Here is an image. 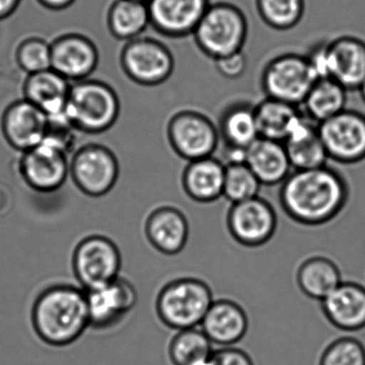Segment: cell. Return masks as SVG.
<instances>
[{
    "instance_id": "26",
    "label": "cell",
    "mask_w": 365,
    "mask_h": 365,
    "mask_svg": "<svg viewBox=\"0 0 365 365\" xmlns=\"http://www.w3.org/2000/svg\"><path fill=\"white\" fill-rule=\"evenodd\" d=\"M71 82L53 69L27 76L24 83V99L51 115L65 113Z\"/></svg>"
},
{
    "instance_id": "32",
    "label": "cell",
    "mask_w": 365,
    "mask_h": 365,
    "mask_svg": "<svg viewBox=\"0 0 365 365\" xmlns=\"http://www.w3.org/2000/svg\"><path fill=\"white\" fill-rule=\"evenodd\" d=\"M255 4L262 22L275 31L294 29L304 16L305 0H255Z\"/></svg>"
},
{
    "instance_id": "2",
    "label": "cell",
    "mask_w": 365,
    "mask_h": 365,
    "mask_svg": "<svg viewBox=\"0 0 365 365\" xmlns=\"http://www.w3.org/2000/svg\"><path fill=\"white\" fill-rule=\"evenodd\" d=\"M31 319L44 343L56 347L70 345L91 326L86 292L71 285L46 288L34 303Z\"/></svg>"
},
{
    "instance_id": "12",
    "label": "cell",
    "mask_w": 365,
    "mask_h": 365,
    "mask_svg": "<svg viewBox=\"0 0 365 365\" xmlns=\"http://www.w3.org/2000/svg\"><path fill=\"white\" fill-rule=\"evenodd\" d=\"M228 232L235 241L245 247H259L274 236L277 215L264 198H251L232 204L226 217Z\"/></svg>"
},
{
    "instance_id": "18",
    "label": "cell",
    "mask_w": 365,
    "mask_h": 365,
    "mask_svg": "<svg viewBox=\"0 0 365 365\" xmlns=\"http://www.w3.org/2000/svg\"><path fill=\"white\" fill-rule=\"evenodd\" d=\"M48 115L26 99L10 104L1 118V130L8 144L25 151L43 142Z\"/></svg>"
},
{
    "instance_id": "37",
    "label": "cell",
    "mask_w": 365,
    "mask_h": 365,
    "mask_svg": "<svg viewBox=\"0 0 365 365\" xmlns=\"http://www.w3.org/2000/svg\"><path fill=\"white\" fill-rule=\"evenodd\" d=\"M202 365H254V363L245 350L228 346L213 349L208 360Z\"/></svg>"
},
{
    "instance_id": "23",
    "label": "cell",
    "mask_w": 365,
    "mask_h": 365,
    "mask_svg": "<svg viewBox=\"0 0 365 365\" xmlns=\"http://www.w3.org/2000/svg\"><path fill=\"white\" fill-rule=\"evenodd\" d=\"M245 163L262 185H282L292 172L284 143L258 138L245 150Z\"/></svg>"
},
{
    "instance_id": "41",
    "label": "cell",
    "mask_w": 365,
    "mask_h": 365,
    "mask_svg": "<svg viewBox=\"0 0 365 365\" xmlns=\"http://www.w3.org/2000/svg\"><path fill=\"white\" fill-rule=\"evenodd\" d=\"M359 91H360L361 97H362L363 101H364L365 103V81L362 83V85H361Z\"/></svg>"
},
{
    "instance_id": "5",
    "label": "cell",
    "mask_w": 365,
    "mask_h": 365,
    "mask_svg": "<svg viewBox=\"0 0 365 365\" xmlns=\"http://www.w3.org/2000/svg\"><path fill=\"white\" fill-rule=\"evenodd\" d=\"M65 113L78 132L103 133L116 123L120 102L110 85L87 78L72 85Z\"/></svg>"
},
{
    "instance_id": "15",
    "label": "cell",
    "mask_w": 365,
    "mask_h": 365,
    "mask_svg": "<svg viewBox=\"0 0 365 365\" xmlns=\"http://www.w3.org/2000/svg\"><path fill=\"white\" fill-rule=\"evenodd\" d=\"M211 5L210 0H149L150 25L164 37L193 35L198 23Z\"/></svg>"
},
{
    "instance_id": "4",
    "label": "cell",
    "mask_w": 365,
    "mask_h": 365,
    "mask_svg": "<svg viewBox=\"0 0 365 365\" xmlns=\"http://www.w3.org/2000/svg\"><path fill=\"white\" fill-rule=\"evenodd\" d=\"M210 286L197 277H179L160 290L155 309L160 320L176 331L197 328L212 304Z\"/></svg>"
},
{
    "instance_id": "11",
    "label": "cell",
    "mask_w": 365,
    "mask_h": 365,
    "mask_svg": "<svg viewBox=\"0 0 365 365\" xmlns=\"http://www.w3.org/2000/svg\"><path fill=\"white\" fill-rule=\"evenodd\" d=\"M329 159L341 164L365 160V115L345 110L318 125Z\"/></svg>"
},
{
    "instance_id": "27",
    "label": "cell",
    "mask_w": 365,
    "mask_h": 365,
    "mask_svg": "<svg viewBox=\"0 0 365 365\" xmlns=\"http://www.w3.org/2000/svg\"><path fill=\"white\" fill-rule=\"evenodd\" d=\"M259 138L284 143L304 116L299 106L279 100L264 98L255 106Z\"/></svg>"
},
{
    "instance_id": "29",
    "label": "cell",
    "mask_w": 365,
    "mask_h": 365,
    "mask_svg": "<svg viewBox=\"0 0 365 365\" xmlns=\"http://www.w3.org/2000/svg\"><path fill=\"white\" fill-rule=\"evenodd\" d=\"M347 91L333 78H319L303 101L304 114L318 125L332 118L345 110Z\"/></svg>"
},
{
    "instance_id": "24",
    "label": "cell",
    "mask_w": 365,
    "mask_h": 365,
    "mask_svg": "<svg viewBox=\"0 0 365 365\" xmlns=\"http://www.w3.org/2000/svg\"><path fill=\"white\" fill-rule=\"evenodd\" d=\"M226 164L215 157L187 162L182 173L183 191L200 204L217 202L223 197Z\"/></svg>"
},
{
    "instance_id": "40",
    "label": "cell",
    "mask_w": 365,
    "mask_h": 365,
    "mask_svg": "<svg viewBox=\"0 0 365 365\" xmlns=\"http://www.w3.org/2000/svg\"><path fill=\"white\" fill-rule=\"evenodd\" d=\"M21 0H0V21L11 16L20 6Z\"/></svg>"
},
{
    "instance_id": "19",
    "label": "cell",
    "mask_w": 365,
    "mask_h": 365,
    "mask_svg": "<svg viewBox=\"0 0 365 365\" xmlns=\"http://www.w3.org/2000/svg\"><path fill=\"white\" fill-rule=\"evenodd\" d=\"M145 234L149 243L160 253L177 255L185 250L189 241V221L176 207H158L147 217Z\"/></svg>"
},
{
    "instance_id": "10",
    "label": "cell",
    "mask_w": 365,
    "mask_h": 365,
    "mask_svg": "<svg viewBox=\"0 0 365 365\" xmlns=\"http://www.w3.org/2000/svg\"><path fill=\"white\" fill-rule=\"evenodd\" d=\"M70 174L83 193L91 197H102L112 191L118 180V160L103 145H85L74 153L70 162Z\"/></svg>"
},
{
    "instance_id": "13",
    "label": "cell",
    "mask_w": 365,
    "mask_h": 365,
    "mask_svg": "<svg viewBox=\"0 0 365 365\" xmlns=\"http://www.w3.org/2000/svg\"><path fill=\"white\" fill-rule=\"evenodd\" d=\"M20 173L29 187L41 193H52L65 185L70 173L69 155L41 143L23 153Z\"/></svg>"
},
{
    "instance_id": "6",
    "label": "cell",
    "mask_w": 365,
    "mask_h": 365,
    "mask_svg": "<svg viewBox=\"0 0 365 365\" xmlns=\"http://www.w3.org/2000/svg\"><path fill=\"white\" fill-rule=\"evenodd\" d=\"M317 80L307 55L285 53L267 63L260 84L266 98L299 106Z\"/></svg>"
},
{
    "instance_id": "31",
    "label": "cell",
    "mask_w": 365,
    "mask_h": 365,
    "mask_svg": "<svg viewBox=\"0 0 365 365\" xmlns=\"http://www.w3.org/2000/svg\"><path fill=\"white\" fill-rule=\"evenodd\" d=\"M213 351V344L202 329L177 331L168 346L173 365H202Z\"/></svg>"
},
{
    "instance_id": "39",
    "label": "cell",
    "mask_w": 365,
    "mask_h": 365,
    "mask_svg": "<svg viewBox=\"0 0 365 365\" xmlns=\"http://www.w3.org/2000/svg\"><path fill=\"white\" fill-rule=\"evenodd\" d=\"M42 7L53 11H61L71 7L76 0H37Z\"/></svg>"
},
{
    "instance_id": "35",
    "label": "cell",
    "mask_w": 365,
    "mask_h": 365,
    "mask_svg": "<svg viewBox=\"0 0 365 365\" xmlns=\"http://www.w3.org/2000/svg\"><path fill=\"white\" fill-rule=\"evenodd\" d=\"M319 365H365L364 345L352 336L334 339L322 351Z\"/></svg>"
},
{
    "instance_id": "38",
    "label": "cell",
    "mask_w": 365,
    "mask_h": 365,
    "mask_svg": "<svg viewBox=\"0 0 365 365\" xmlns=\"http://www.w3.org/2000/svg\"><path fill=\"white\" fill-rule=\"evenodd\" d=\"M215 69L223 78L237 80L245 74L247 67V59L243 51L222 57L215 61Z\"/></svg>"
},
{
    "instance_id": "20",
    "label": "cell",
    "mask_w": 365,
    "mask_h": 365,
    "mask_svg": "<svg viewBox=\"0 0 365 365\" xmlns=\"http://www.w3.org/2000/svg\"><path fill=\"white\" fill-rule=\"evenodd\" d=\"M324 317L339 330L356 332L365 328V287L341 282L322 301Z\"/></svg>"
},
{
    "instance_id": "16",
    "label": "cell",
    "mask_w": 365,
    "mask_h": 365,
    "mask_svg": "<svg viewBox=\"0 0 365 365\" xmlns=\"http://www.w3.org/2000/svg\"><path fill=\"white\" fill-rule=\"evenodd\" d=\"M51 51L52 69L70 82L87 80L99 63L97 46L80 34L61 36L51 43Z\"/></svg>"
},
{
    "instance_id": "8",
    "label": "cell",
    "mask_w": 365,
    "mask_h": 365,
    "mask_svg": "<svg viewBox=\"0 0 365 365\" xmlns=\"http://www.w3.org/2000/svg\"><path fill=\"white\" fill-rule=\"evenodd\" d=\"M120 65L125 76L136 84L155 87L172 76L175 58L170 48L159 40L140 36L125 43Z\"/></svg>"
},
{
    "instance_id": "1",
    "label": "cell",
    "mask_w": 365,
    "mask_h": 365,
    "mask_svg": "<svg viewBox=\"0 0 365 365\" xmlns=\"http://www.w3.org/2000/svg\"><path fill=\"white\" fill-rule=\"evenodd\" d=\"M349 198L345 177L326 165L292 170L283 181L279 200L282 210L296 223L320 226L334 220Z\"/></svg>"
},
{
    "instance_id": "17",
    "label": "cell",
    "mask_w": 365,
    "mask_h": 365,
    "mask_svg": "<svg viewBox=\"0 0 365 365\" xmlns=\"http://www.w3.org/2000/svg\"><path fill=\"white\" fill-rule=\"evenodd\" d=\"M217 130L225 147L226 164L245 162V150L259 138L255 106L249 102L230 104L220 116Z\"/></svg>"
},
{
    "instance_id": "33",
    "label": "cell",
    "mask_w": 365,
    "mask_h": 365,
    "mask_svg": "<svg viewBox=\"0 0 365 365\" xmlns=\"http://www.w3.org/2000/svg\"><path fill=\"white\" fill-rule=\"evenodd\" d=\"M262 183L245 162L226 164L223 197L232 204L257 197Z\"/></svg>"
},
{
    "instance_id": "28",
    "label": "cell",
    "mask_w": 365,
    "mask_h": 365,
    "mask_svg": "<svg viewBox=\"0 0 365 365\" xmlns=\"http://www.w3.org/2000/svg\"><path fill=\"white\" fill-rule=\"evenodd\" d=\"M296 277L302 294L320 302L343 282L337 264L330 258L319 255L303 260Z\"/></svg>"
},
{
    "instance_id": "25",
    "label": "cell",
    "mask_w": 365,
    "mask_h": 365,
    "mask_svg": "<svg viewBox=\"0 0 365 365\" xmlns=\"http://www.w3.org/2000/svg\"><path fill=\"white\" fill-rule=\"evenodd\" d=\"M284 145L294 170H314L327 165L329 157L318 132V123L305 114Z\"/></svg>"
},
{
    "instance_id": "14",
    "label": "cell",
    "mask_w": 365,
    "mask_h": 365,
    "mask_svg": "<svg viewBox=\"0 0 365 365\" xmlns=\"http://www.w3.org/2000/svg\"><path fill=\"white\" fill-rule=\"evenodd\" d=\"M88 307L89 324L95 329H106L118 324L138 302V292L127 279L115 281L85 290Z\"/></svg>"
},
{
    "instance_id": "34",
    "label": "cell",
    "mask_w": 365,
    "mask_h": 365,
    "mask_svg": "<svg viewBox=\"0 0 365 365\" xmlns=\"http://www.w3.org/2000/svg\"><path fill=\"white\" fill-rule=\"evenodd\" d=\"M16 63L27 76L52 69L51 43L42 38L31 37L19 44Z\"/></svg>"
},
{
    "instance_id": "36",
    "label": "cell",
    "mask_w": 365,
    "mask_h": 365,
    "mask_svg": "<svg viewBox=\"0 0 365 365\" xmlns=\"http://www.w3.org/2000/svg\"><path fill=\"white\" fill-rule=\"evenodd\" d=\"M78 132V129L68 118L66 113L51 115V116H48L42 143L56 147L67 155H70L76 146Z\"/></svg>"
},
{
    "instance_id": "42",
    "label": "cell",
    "mask_w": 365,
    "mask_h": 365,
    "mask_svg": "<svg viewBox=\"0 0 365 365\" xmlns=\"http://www.w3.org/2000/svg\"><path fill=\"white\" fill-rule=\"evenodd\" d=\"M135 1H140V3H148L149 0H135Z\"/></svg>"
},
{
    "instance_id": "3",
    "label": "cell",
    "mask_w": 365,
    "mask_h": 365,
    "mask_svg": "<svg viewBox=\"0 0 365 365\" xmlns=\"http://www.w3.org/2000/svg\"><path fill=\"white\" fill-rule=\"evenodd\" d=\"M249 34L245 12L227 1L211 3L193 33L196 46L213 61L241 52Z\"/></svg>"
},
{
    "instance_id": "9",
    "label": "cell",
    "mask_w": 365,
    "mask_h": 365,
    "mask_svg": "<svg viewBox=\"0 0 365 365\" xmlns=\"http://www.w3.org/2000/svg\"><path fill=\"white\" fill-rule=\"evenodd\" d=\"M72 264L74 275L84 290L93 289L118 279L121 254L110 239L87 237L74 250Z\"/></svg>"
},
{
    "instance_id": "7",
    "label": "cell",
    "mask_w": 365,
    "mask_h": 365,
    "mask_svg": "<svg viewBox=\"0 0 365 365\" xmlns=\"http://www.w3.org/2000/svg\"><path fill=\"white\" fill-rule=\"evenodd\" d=\"M166 135L174 153L187 162L213 157L220 144L217 125L204 113L190 108L170 117Z\"/></svg>"
},
{
    "instance_id": "22",
    "label": "cell",
    "mask_w": 365,
    "mask_h": 365,
    "mask_svg": "<svg viewBox=\"0 0 365 365\" xmlns=\"http://www.w3.org/2000/svg\"><path fill=\"white\" fill-rule=\"evenodd\" d=\"M247 312L236 301L217 299L209 307L200 329L213 345L228 347L236 345L249 330Z\"/></svg>"
},
{
    "instance_id": "21",
    "label": "cell",
    "mask_w": 365,
    "mask_h": 365,
    "mask_svg": "<svg viewBox=\"0 0 365 365\" xmlns=\"http://www.w3.org/2000/svg\"><path fill=\"white\" fill-rule=\"evenodd\" d=\"M328 78L347 91L360 88L365 81V42L341 36L328 42Z\"/></svg>"
},
{
    "instance_id": "30",
    "label": "cell",
    "mask_w": 365,
    "mask_h": 365,
    "mask_svg": "<svg viewBox=\"0 0 365 365\" xmlns=\"http://www.w3.org/2000/svg\"><path fill=\"white\" fill-rule=\"evenodd\" d=\"M150 25L148 6L135 0H115L108 12V26L116 39L131 41Z\"/></svg>"
}]
</instances>
